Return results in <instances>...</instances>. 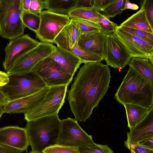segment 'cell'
I'll use <instances>...</instances> for the list:
<instances>
[{"label": "cell", "instance_id": "6da1fadb", "mask_svg": "<svg viewBox=\"0 0 153 153\" xmlns=\"http://www.w3.org/2000/svg\"><path fill=\"white\" fill-rule=\"evenodd\" d=\"M111 78L108 66L100 62L84 63L80 68L68 97L76 120L84 122L90 117L110 87Z\"/></svg>", "mask_w": 153, "mask_h": 153}, {"label": "cell", "instance_id": "7a4b0ae2", "mask_svg": "<svg viewBox=\"0 0 153 153\" xmlns=\"http://www.w3.org/2000/svg\"><path fill=\"white\" fill-rule=\"evenodd\" d=\"M114 97L121 104H134L149 110L153 106V85L129 67Z\"/></svg>", "mask_w": 153, "mask_h": 153}, {"label": "cell", "instance_id": "3957f363", "mask_svg": "<svg viewBox=\"0 0 153 153\" xmlns=\"http://www.w3.org/2000/svg\"><path fill=\"white\" fill-rule=\"evenodd\" d=\"M61 120L56 114L27 122L25 128L32 151L42 152L56 144Z\"/></svg>", "mask_w": 153, "mask_h": 153}, {"label": "cell", "instance_id": "277c9868", "mask_svg": "<svg viewBox=\"0 0 153 153\" xmlns=\"http://www.w3.org/2000/svg\"><path fill=\"white\" fill-rule=\"evenodd\" d=\"M9 80L0 90L9 101L35 94L47 86L41 78L32 71L9 75Z\"/></svg>", "mask_w": 153, "mask_h": 153}, {"label": "cell", "instance_id": "5b68a950", "mask_svg": "<svg viewBox=\"0 0 153 153\" xmlns=\"http://www.w3.org/2000/svg\"><path fill=\"white\" fill-rule=\"evenodd\" d=\"M22 0H0V30L3 38L11 39L24 34Z\"/></svg>", "mask_w": 153, "mask_h": 153}, {"label": "cell", "instance_id": "8992f818", "mask_svg": "<svg viewBox=\"0 0 153 153\" xmlns=\"http://www.w3.org/2000/svg\"><path fill=\"white\" fill-rule=\"evenodd\" d=\"M68 86L50 87L42 101L36 107L24 114L27 122L40 117L58 114L65 102Z\"/></svg>", "mask_w": 153, "mask_h": 153}, {"label": "cell", "instance_id": "52a82bcc", "mask_svg": "<svg viewBox=\"0 0 153 153\" xmlns=\"http://www.w3.org/2000/svg\"><path fill=\"white\" fill-rule=\"evenodd\" d=\"M31 71L39 76L49 87L62 85L68 86L73 77L49 56L39 61Z\"/></svg>", "mask_w": 153, "mask_h": 153}, {"label": "cell", "instance_id": "ba28073f", "mask_svg": "<svg viewBox=\"0 0 153 153\" xmlns=\"http://www.w3.org/2000/svg\"><path fill=\"white\" fill-rule=\"evenodd\" d=\"M94 143L91 136L82 129L75 119L67 117L61 120L56 144L79 148Z\"/></svg>", "mask_w": 153, "mask_h": 153}, {"label": "cell", "instance_id": "9c48e42d", "mask_svg": "<svg viewBox=\"0 0 153 153\" xmlns=\"http://www.w3.org/2000/svg\"><path fill=\"white\" fill-rule=\"evenodd\" d=\"M40 15V24L36 36L43 42L54 43L55 38L71 20L68 15L58 14L47 10L42 11Z\"/></svg>", "mask_w": 153, "mask_h": 153}, {"label": "cell", "instance_id": "30bf717a", "mask_svg": "<svg viewBox=\"0 0 153 153\" xmlns=\"http://www.w3.org/2000/svg\"><path fill=\"white\" fill-rule=\"evenodd\" d=\"M56 48L51 43L40 42L37 46L18 59L7 73L10 75L31 71L38 63L49 56Z\"/></svg>", "mask_w": 153, "mask_h": 153}, {"label": "cell", "instance_id": "8fae6325", "mask_svg": "<svg viewBox=\"0 0 153 153\" xmlns=\"http://www.w3.org/2000/svg\"><path fill=\"white\" fill-rule=\"evenodd\" d=\"M40 42L27 34H23L10 39L5 49V56L3 62L5 70L7 71L18 59L36 47Z\"/></svg>", "mask_w": 153, "mask_h": 153}, {"label": "cell", "instance_id": "7c38bea8", "mask_svg": "<svg viewBox=\"0 0 153 153\" xmlns=\"http://www.w3.org/2000/svg\"><path fill=\"white\" fill-rule=\"evenodd\" d=\"M132 56L116 33L108 34L107 37L106 65L122 69L129 63Z\"/></svg>", "mask_w": 153, "mask_h": 153}, {"label": "cell", "instance_id": "4fadbf2b", "mask_svg": "<svg viewBox=\"0 0 153 153\" xmlns=\"http://www.w3.org/2000/svg\"><path fill=\"white\" fill-rule=\"evenodd\" d=\"M115 33L132 57L148 59L153 63V46L118 26Z\"/></svg>", "mask_w": 153, "mask_h": 153}, {"label": "cell", "instance_id": "5bb4252c", "mask_svg": "<svg viewBox=\"0 0 153 153\" xmlns=\"http://www.w3.org/2000/svg\"><path fill=\"white\" fill-rule=\"evenodd\" d=\"M0 144L9 146L22 152H27L29 145L25 128L17 126L0 128Z\"/></svg>", "mask_w": 153, "mask_h": 153}, {"label": "cell", "instance_id": "9a60e30c", "mask_svg": "<svg viewBox=\"0 0 153 153\" xmlns=\"http://www.w3.org/2000/svg\"><path fill=\"white\" fill-rule=\"evenodd\" d=\"M49 87L32 95L9 101L3 106L4 113L25 114L37 106L43 100L47 93Z\"/></svg>", "mask_w": 153, "mask_h": 153}, {"label": "cell", "instance_id": "2e32d148", "mask_svg": "<svg viewBox=\"0 0 153 153\" xmlns=\"http://www.w3.org/2000/svg\"><path fill=\"white\" fill-rule=\"evenodd\" d=\"M107 35L102 30L82 34L78 45L82 48L98 56L105 60L106 58Z\"/></svg>", "mask_w": 153, "mask_h": 153}, {"label": "cell", "instance_id": "e0dca14e", "mask_svg": "<svg viewBox=\"0 0 153 153\" xmlns=\"http://www.w3.org/2000/svg\"><path fill=\"white\" fill-rule=\"evenodd\" d=\"M153 134V106L149 110L146 117L130 129L127 133L125 146L128 149L145 136Z\"/></svg>", "mask_w": 153, "mask_h": 153}, {"label": "cell", "instance_id": "ac0fdd59", "mask_svg": "<svg viewBox=\"0 0 153 153\" xmlns=\"http://www.w3.org/2000/svg\"><path fill=\"white\" fill-rule=\"evenodd\" d=\"M55 38L54 43L57 46L69 51L78 45L82 34L79 27L72 19Z\"/></svg>", "mask_w": 153, "mask_h": 153}, {"label": "cell", "instance_id": "d6986e66", "mask_svg": "<svg viewBox=\"0 0 153 153\" xmlns=\"http://www.w3.org/2000/svg\"><path fill=\"white\" fill-rule=\"evenodd\" d=\"M59 63L68 73L74 76L82 63L81 60L72 53L57 46L49 56Z\"/></svg>", "mask_w": 153, "mask_h": 153}, {"label": "cell", "instance_id": "ffe728a7", "mask_svg": "<svg viewBox=\"0 0 153 153\" xmlns=\"http://www.w3.org/2000/svg\"><path fill=\"white\" fill-rule=\"evenodd\" d=\"M128 65L153 85V63L148 59L132 57Z\"/></svg>", "mask_w": 153, "mask_h": 153}, {"label": "cell", "instance_id": "44dd1931", "mask_svg": "<svg viewBox=\"0 0 153 153\" xmlns=\"http://www.w3.org/2000/svg\"><path fill=\"white\" fill-rule=\"evenodd\" d=\"M119 26H125L144 31L153 33V28L151 26L142 8L136 13L128 17Z\"/></svg>", "mask_w": 153, "mask_h": 153}, {"label": "cell", "instance_id": "7402d4cb", "mask_svg": "<svg viewBox=\"0 0 153 153\" xmlns=\"http://www.w3.org/2000/svg\"><path fill=\"white\" fill-rule=\"evenodd\" d=\"M77 0H46L45 9L53 13L62 15H68L75 9Z\"/></svg>", "mask_w": 153, "mask_h": 153}, {"label": "cell", "instance_id": "603a6c76", "mask_svg": "<svg viewBox=\"0 0 153 153\" xmlns=\"http://www.w3.org/2000/svg\"><path fill=\"white\" fill-rule=\"evenodd\" d=\"M123 105L126 109L128 126L130 129L143 119L149 110L134 104H127Z\"/></svg>", "mask_w": 153, "mask_h": 153}, {"label": "cell", "instance_id": "cb8c5ba5", "mask_svg": "<svg viewBox=\"0 0 153 153\" xmlns=\"http://www.w3.org/2000/svg\"><path fill=\"white\" fill-rule=\"evenodd\" d=\"M102 14L92 8L75 9L68 16L71 19L84 20L97 22Z\"/></svg>", "mask_w": 153, "mask_h": 153}, {"label": "cell", "instance_id": "d4e9b609", "mask_svg": "<svg viewBox=\"0 0 153 153\" xmlns=\"http://www.w3.org/2000/svg\"><path fill=\"white\" fill-rule=\"evenodd\" d=\"M79 58L82 63L100 62L103 60L98 56L83 49L78 45L74 46L69 51Z\"/></svg>", "mask_w": 153, "mask_h": 153}, {"label": "cell", "instance_id": "484cf974", "mask_svg": "<svg viewBox=\"0 0 153 153\" xmlns=\"http://www.w3.org/2000/svg\"><path fill=\"white\" fill-rule=\"evenodd\" d=\"M23 23L25 26L34 32L39 30L41 22L40 15L29 11H23L22 16Z\"/></svg>", "mask_w": 153, "mask_h": 153}, {"label": "cell", "instance_id": "4316f807", "mask_svg": "<svg viewBox=\"0 0 153 153\" xmlns=\"http://www.w3.org/2000/svg\"><path fill=\"white\" fill-rule=\"evenodd\" d=\"M126 0H113L102 10L103 15L109 18L120 15L124 11Z\"/></svg>", "mask_w": 153, "mask_h": 153}, {"label": "cell", "instance_id": "83f0119b", "mask_svg": "<svg viewBox=\"0 0 153 153\" xmlns=\"http://www.w3.org/2000/svg\"><path fill=\"white\" fill-rule=\"evenodd\" d=\"M72 19L78 26L82 34L102 31L101 28L96 22L84 20Z\"/></svg>", "mask_w": 153, "mask_h": 153}, {"label": "cell", "instance_id": "f1b7e54d", "mask_svg": "<svg viewBox=\"0 0 153 153\" xmlns=\"http://www.w3.org/2000/svg\"><path fill=\"white\" fill-rule=\"evenodd\" d=\"M78 148L80 153H114L107 145L94 143L90 146Z\"/></svg>", "mask_w": 153, "mask_h": 153}, {"label": "cell", "instance_id": "f546056e", "mask_svg": "<svg viewBox=\"0 0 153 153\" xmlns=\"http://www.w3.org/2000/svg\"><path fill=\"white\" fill-rule=\"evenodd\" d=\"M96 23L102 30L108 34L114 33L118 26L117 25L110 21L109 18L103 14Z\"/></svg>", "mask_w": 153, "mask_h": 153}, {"label": "cell", "instance_id": "4dcf8cb0", "mask_svg": "<svg viewBox=\"0 0 153 153\" xmlns=\"http://www.w3.org/2000/svg\"><path fill=\"white\" fill-rule=\"evenodd\" d=\"M118 26L125 31L142 39L153 46V33L129 27Z\"/></svg>", "mask_w": 153, "mask_h": 153}, {"label": "cell", "instance_id": "1f68e13d", "mask_svg": "<svg viewBox=\"0 0 153 153\" xmlns=\"http://www.w3.org/2000/svg\"><path fill=\"white\" fill-rule=\"evenodd\" d=\"M42 152L44 153H80L78 147L57 144L46 148Z\"/></svg>", "mask_w": 153, "mask_h": 153}, {"label": "cell", "instance_id": "d6a6232c", "mask_svg": "<svg viewBox=\"0 0 153 153\" xmlns=\"http://www.w3.org/2000/svg\"><path fill=\"white\" fill-rule=\"evenodd\" d=\"M141 8L144 10L147 19L153 28V1L152 0H144L140 1Z\"/></svg>", "mask_w": 153, "mask_h": 153}, {"label": "cell", "instance_id": "836d02e7", "mask_svg": "<svg viewBox=\"0 0 153 153\" xmlns=\"http://www.w3.org/2000/svg\"><path fill=\"white\" fill-rule=\"evenodd\" d=\"M46 0H31L29 11L40 15L45 9Z\"/></svg>", "mask_w": 153, "mask_h": 153}, {"label": "cell", "instance_id": "e575fe53", "mask_svg": "<svg viewBox=\"0 0 153 153\" xmlns=\"http://www.w3.org/2000/svg\"><path fill=\"white\" fill-rule=\"evenodd\" d=\"M130 150L131 153H153V149L145 147L137 143L132 145Z\"/></svg>", "mask_w": 153, "mask_h": 153}, {"label": "cell", "instance_id": "d590c367", "mask_svg": "<svg viewBox=\"0 0 153 153\" xmlns=\"http://www.w3.org/2000/svg\"><path fill=\"white\" fill-rule=\"evenodd\" d=\"M113 0H93L92 8L99 12L102 11Z\"/></svg>", "mask_w": 153, "mask_h": 153}, {"label": "cell", "instance_id": "8d00e7d4", "mask_svg": "<svg viewBox=\"0 0 153 153\" xmlns=\"http://www.w3.org/2000/svg\"><path fill=\"white\" fill-rule=\"evenodd\" d=\"M137 143L145 147L153 149V134L145 136Z\"/></svg>", "mask_w": 153, "mask_h": 153}, {"label": "cell", "instance_id": "74e56055", "mask_svg": "<svg viewBox=\"0 0 153 153\" xmlns=\"http://www.w3.org/2000/svg\"><path fill=\"white\" fill-rule=\"evenodd\" d=\"M93 2V0H77L75 9L91 8Z\"/></svg>", "mask_w": 153, "mask_h": 153}, {"label": "cell", "instance_id": "f35d334b", "mask_svg": "<svg viewBox=\"0 0 153 153\" xmlns=\"http://www.w3.org/2000/svg\"><path fill=\"white\" fill-rule=\"evenodd\" d=\"M22 152L16 148L0 144V153H22Z\"/></svg>", "mask_w": 153, "mask_h": 153}, {"label": "cell", "instance_id": "ab89813d", "mask_svg": "<svg viewBox=\"0 0 153 153\" xmlns=\"http://www.w3.org/2000/svg\"><path fill=\"white\" fill-rule=\"evenodd\" d=\"M9 79L8 74L0 71V87L7 84L9 81Z\"/></svg>", "mask_w": 153, "mask_h": 153}, {"label": "cell", "instance_id": "60d3db41", "mask_svg": "<svg viewBox=\"0 0 153 153\" xmlns=\"http://www.w3.org/2000/svg\"><path fill=\"white\" fill-rule=\"evenodd\" d=\"M138 6L136 4L131 3L128 0H126L124 10L127 9H130L134 10H137L139 8Z\"/></svg>", "mask_w": 153, "mask_h": 153}, {"label": "cell", "instance_id": "b9f144b4", "mask_svg": "<svg viewBox=\"0 0 153 153\" xmlns=\"http://www.w3.org/2000/svg\"><path fill=\"white\" fill-rule=\"evenodd\" d=\"M9 101L5 95L0 90V106H3Z\"/></svg>", "mask_w": 153, "mask_h": 153}, {"label": "cell", "instance_id": "7bdbcfd3", "mask_svg": "<svg viewBox=\"0 0 153 153\" xmlns=\"http://www.w3.org/2000/svg\"><path fill=\"white\" fill-rule=\"evenodd\" d=\"M31 0H22V6L23 11H29Z\"/></svg>", "mask_w": 153, "mask_h": 153}, {"label": "cell", "instance_id": "ee69618b", "mask_svg": "<svg viewBox=\"0 0 153 153\" xmlns=\"http://www.w3.org/2000/svg\"><path fill=\"white\" fill-rule=\"evenodd\" d=\"M3 106H0V118L2 115L4 113L3 111Z\"/></svg>", "mask_w": 153, "mask_h": 153}, {"label": "cell", "instance_id": "f6af8a7d", "mask_svg": "<svg viewBox=\"0 0 153 153\" xmlns=\"http://www.w3.org/2000/svg\"><path fill=\"white\" fill-rule=\"evenodd\" d=\"M30 153H44L43 152H36V151H31Z\"/></svg>", "mask_w": 153, "mask_h": 153}, {"label": "cell", "instance_id": "bcb514c9", "mask_svg": "<svg viewBox=\"0 0 153 153\" xmlns=\"http://www.w3.org/2000/svg\"><path fill=\"white\" fill-rule=\"evenodd\" d=\"M1 36V32H0V36Z\"/></svg>", "mask_w": 153, "mask_h": 153}]
</instances>
